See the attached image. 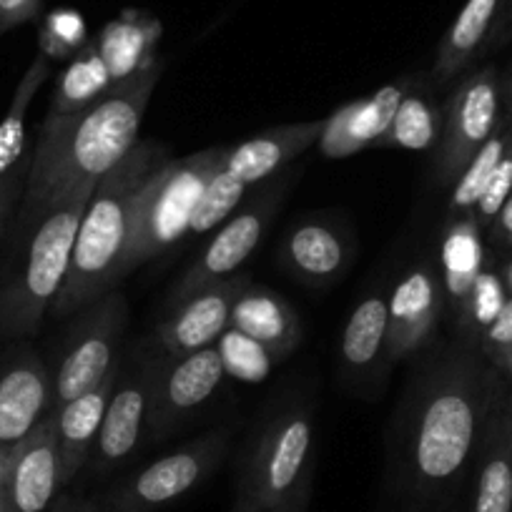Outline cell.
Instances as JSON below:
<instances>
[{
    "mask_svg": "<svg viewBox=\"0 0 512 512\" xmlns=\"http://www.w3.org/2000/svg\"><path fill=\"white\" fill-rule=\"evenodd\" d=\"M164 61L108 88L96 103L71 116H46L33 146L23 191V224L48 209L91 196L98 181L139 144V131Z\"/></svg>",
    "mask_w": 512,
    "mask_h": 512,
    "instance_id": "obj_1",
    "label": "cell"
},
{
    "mask_svg": "<svg viewBox=\"0 0 512 512\" xmlns=\"http://www.w3.org/2000/svg\"><path fill=\"white\" fill-rule=\"evenodd\" d=\"M495 374L467 349L445 354L422 377L405 422L402 465L417 500H437L460 482L480 442Z\"/></svg>",
    "mask_w": 512,
    "mask_h": 512,
    "instance_id": "obj_2",
    "label": "cell"
},
{
    "mask_svg": "<svg viewBox=\"0 0 512 512\" xmlns=\"http://www.w3.org/2000/svg\"><path fill=\"white\" fill-rule=\"evenodd\" d=\"M166 159L169 154L164 146L139 141L116 169L98 181L78 224L68 277L51 307L56 317L81 312L103 294L113 292L126 277L123 262L134 234L136 201L156 166Z\"/></svg>",
    "mask_w": 512,
    "mask_h": 512,
    "instance_id": "obj_3",
    "label": "cell"
},
{
    "mask_svg": "<svg viewBox=\"0 0 512 512\" xmlns=\"http://www.w3.org/2000/svg\"><path fill=\"white\" fill-rule=\"evenodd\" d=\"M88 199L91 196L73 199L36 219L23 262L0 289L3 337H26L41 327L43 314L53 307L68 277L78 224Z\"/></svg>",
    "mask_w": 512,
    "mask_h": 512,
    "instance_id": "obj_4",
    "label": "cell"
},
{
    "mask_svg": "<svg viewBox=\"0 0 512 512\" xmlns=\"http://www.w3.org/2000/svg\"><path fill=\"white\" fill-rule=\"evenodd\" d=\"M226 151L229 146H216L184 159H166L156 166L136 201L134 234L128 241L123 274L151 262L189 234L196 204L209 181L224 169Z\"/></svg>",
    "mask_w": 512,
    "mask_h": 512,
    "instance_id": "obj_5",
    "label": "cell"
},
{
    "mask_svg": "<svg viewBox=\"0 0 512 512\" xmlns=\"http://www.w3.org/2000/svg\"><path fill=\"white\" fill-rule=\"evenodd\" d=\"M312 442L314 430L307 412L289 410L274 417L246 457L234 507L267 512L312 480Z\"/></svg>",
    "mask_w": 512,
    "mask_h": 512,
    "instance_id": "obj_6",
    "label": "cell"
},
{
    "mask_svg": "<svg viewBox=\"0 0 512 512\" xmlns=\"http://www.w3.org/2000/svg\"><path fill=\"white\" fill-rule=\"evenodd\" d=\"M229 430H211L151 462L101 497L106 512H156L206 480L229 452Z\"/></svg>",
    "mask_w": 512,
    "mask_h": 512,
    "instance_id": "obj_7",
    "label": "cell"
},
{
    "mask_svg": "<svg viewBox=\"0 0 512 512\" xmlns=\"http://www.w3.org/2000/svg\"><path fill=\"white\" fill-rule=\"evenodd\" d=\"M126 319L128 304L116 289L88 304L53 377V410L98 387L113 369H118L116 349Z\"/></svg>",
    "mask_w": 512,
    "mask_h": 512,
    "instance_id": "obj_8",
    "label": "cell"
},
{
    "mask_svg": "<svg viewBox=\"0 0 512 512\" xmlns=\"http://www.w3.org/2000/svg\"><path fill=\"white\" fill-rule=\"evenodd\" d=\"M502 83L495 66H485L457 86L445 106L442 139L435 149L440 184H455L467 161L502 126Z\"/></svg>",
    "mask_w": 512,
    "mask_h": 512,
    "instance_id": "obj_9",
    "label": "cell"
},
{
    "mask_svg": "<svg viewBox=\"0 0 512 512\" xmlns=\"http://www.w3.org/2000/svg\"><path fill=\"white\" fill-rule=\"evenodd\" d=\"M224 377V362L214 344L181 357H169L159 367L154 364L149 417H146L149 435L164 437L166 432L174 430L176 422L186 420L191 412L211 400Z\"/></svg>",
    "mask_w": 512,
    "mask_h": 512,
    "instance_id": "obj_10",
    "label": "cell"
},
{
    "mask_svg": "<svg viewBox=\"0 0 512 512\" xmlns=\"http://www.w3.org/2000/svg\"><path fill=\"white\" fill-rule=\"evenodd\" d=\"M277 204L279 189H267L259 199L236 211L231 219H226L211 236L209 244L204 246L199 259L181 274L174 292H171V302L176 304L196 294L199 289L209 287V284L234 277L241 264L251 256V251L262 244L264 231H267L269 221L277 211Z\"/></svg>",
    "mask_w": 512,
    "mask_h": 512,
    "instance_id": "obj_11",
    "label": "cell"
},
{
    "mask_svg": "<svg viewBox=\"0 0 512 512\" xmlns=\"http://www.w3.org/2000/svg\"><path fill=\"white\" fill-rule=\"evenodd\" d=\"M151 377H154V362L149 359L128 374H118L106 415H103L101 432L88 460V470L93 477L111 475L139 447L146 417H149Z\"/></svg>",
    "mask_w": 512,
    "mask_h": 512,
    "instance_id": "obj_12",
    "label": "cell"
},
{
    "mask_svg": "<svg viewBox=\"0 0 512 512\" xmlns=\"http://www.w3.org/2000/svg\"><path fill=\"white\" fill-rule=\"evenodd\" d=\"M246 287L249 279L236 274L176 302V309L156 332V342L166 357H181L216 344V339L229 329L236 299Z\"/></svg>",
    "mask_w": 512,
    "mask_h": 512,
    "instance_id": "obj_13",
    "label": "cell"
},
{
    "mask_svg": "<svg viewBox=\"0 0 512 512\" xmlns=\"http://www.w3.org/2000/svg\"><path fill=\"white\" fill-rule=\"evenodd\" d=\"M63 487L56 415L48 412L36 430L8 455L6 490L13 512H46Z\"/></svg>",
    "mask_w": 512,
    "mask_h": 512,
    "instance_id": "obj_14",
    "label": "cell"
},
{
    "mask_svg": "<svg viewBox=\"0 0 512 512\" xmlns=\"http://www.w3.org/2000/svg\"><path fill=\"white\" fill-rule=\"evenodd\" d=\"M442 284L427 264L412 267L387 297V359L420 352L435 337L442 312Z\"/></svg>",
    "mask_w": 512,
    "mask_h": 512,
    "instance_id": "obj_15",
    "label": "cell"
},
{
    "mask_svg": "<svg viewBox=\"0 0 512 512\" xmlns=\"http://www.w3.org/2000/svg\"><path fill=\"white\" fill-rule=\"evenodd\" d=\"M407 88H410V78H402L337 108L332 116L324 118L322 136L317 141L319 154L327 159H347L357 151L377 146L379 139L387 134Z\"/></svg>",
    "mask_w": 512,
    "mask_h": 512,
    "instance_id": "obj_16",
    "label": "cell"
},
{
    "mask_svg": "<svg viewBox=\"0 0 512 512\" xmlns=\"http://www.w3.org/2000/svg\"><path fill=\"white\" fill-rule=\"evenodd\" d=\"M470 512H512V397L497 377L480 432V465Z\"/></svg>",
    "mask_w": 512,
    "mask_h": 512,
    "instance_id": "obj_17",
    "label": "cell"
},
{
    "mask_svg": "<svg viewBox=\"0 0 512 512\" xmlns=\"http://www.w3.org/2000/svg\"><path fill=\"white\" fill-rule=\"evenodd\" d=\"M53 405V377L36 354L26 352L0 372V450L26 440Z\"/></svg>",
    "mask_w": 512,
    "mask_h": 512,
    "instance_id": "obj_18",
    "label": "cell"
},
{
    "mask_svg": "<svg viewBox=\"0 0 512 512\" xmlns=\"http://www.w3.org/2000/svg\"><path fill=\"white\" fill-rule=\"evenodd\" d=\"M324 121L287 123V126L269 128L226 151L224 169L246 186L269 179L282 171L289 161L312 149L322 136Z\"/></svg>",
    "mask_w": 512,
    "mask_h": 512,
    "instance_id": "obj_19",
    "label": "cell"
},
{
    "mask_svg": "<svg viewBox=\"0 0 512 512\" xmlns=\"http://www.w3.org/2000/svg\"><path fill=\"white\" fill-rule=\"evenodd\" d=\"M352 259L347 236L324 219H304L289 229L282 244V264L309 284L337 279Z\"/></svg>",
    "mask_w": 512,
    "mask_h": 512,
    "instance_id": "obj_20",
    "label": "cell"
},
{
    "mask_svg": "<svg viewBox=\"0 0 512 512\" xmlns=\"http://www.w3.org/2000/svg\"><path fill=\"white\" fill-rule=\"evenodd\" d=\"M229 327L267 347L277 359L292 354L302 339V324L292 304L282 294L251 282L236 299Z\"/></svg>",
    "mask_w": 512,
    "mask_h": 512,
    "instance_id": "obj_21",
    "label": "cell"
},
{
    "mask_svg": "<svg viewBox=\"0 0 512 512\" xmlns=\"http://www.w3.org/2000/svg\"><path fill=\"white\" fill-rule=\"evenodd\" d=\"M121 369H113L98 387L83 392L76 400L66 402L63 407L53 410L58 427V452H61L63 485L73 480L91 460L93 445L101 432L103 415H106L108 400L118 382Z\"/></svg>",
    "mask_w": 512,
    "mask_h": 512,
    "instance_id": "obj_22",
    "label": "cell"
},
{
    "mask_svg": "<svg viewBox=\"0 0 512 512\" xmlns=\"http://www.w3.org/2000/svg\"><path fill=\"white\" fill-rule=\"evenodd\" d=\"M507 11V0H467L437 48L432 78L447 83L460 76L485 48Z\"/></svg>",
    "mask_w": 512,
    "mask_h": 512,
    "instance_id": "obj_23",
    "label": "cell"
},
{
    "mask_svg": "<svg viewBox=\"0 0 512 512\" xmlns=\"http://www.w3.org/2000/svg\"><path fill=\"white\" fill-rule=\"evenodd\" d=\"M159 38L161 23L156 18L141 11H126L116 21L103 26L93 46L101 61L106 63L108 76L116 86L159 61V53H156Z\"/></svg>",
    "mask_w": 512,
    "mask_h": 512,
    "instance_id": "obj_24",
    "label": "cell"
},
{
    "mask_svg": "<svg viewBox=\"0 0 512 512\" xmlns=\"http://www.w3.org/2000/svg\"><path fill=\"white\" fill-rule=\"evenodd\" d=\"M445 126V108L437 106L422 78H410L405 98L392 118L387 134L377 146L405 151H435L442 139Z\"/></svg>",
    "mask_w": 512,
    "mask_h": 512,
    "instance_id": "obj_25",
    "label": "cell"
},
{
    "mask_svg": "<svg viewBox=\"0 0 512 512\" xmlns=\"http://www.w3.org/2000/svg\"><path fill=\"white\" fill-rule=\"evenodd\" d=\"M387 294H369L349 314L342 332V362L349 372H372L387 357Z\"/></svg>",
    "mask_w": 512,
    "mask_h": 512,
    "instance_id": "obj_26",
    "label": "cell"
},
{
    "mask_svg": "<svg viewBox=\"0 0 512 512\" xmlns=\"http://www.w3.org/2000/svg\"><path fill=\"white\" fill-rule=\"evenodd\" d=\"M111 86L113 81L108 76L106 63L98 56L96 46L88 43L58 76L46 116H71V113L83 111L91 103H96Z\"/></svg>",
    "mask_w": 512,
    "mask_h": 512,
    "instance_id": "obj_27",
    "label": "cell"
},
{
    "mask_svg": "<svg viewBox=\"0 0 512 512\" xmlns=\"http://www.w3.org/2000/svg\"><path fill=\"white\" fill-rule=\"evenodd\" d=\"M480 239L472 219H452L450 231L442 241V292L452 307L465 309L467 297L480 277Z\"/></svg>",
    "mask_w": 512,
    "mask_h": 512,
    "instance_id": "obj_28",
    "label": "cell"
},
{
    "mask_svg": "<svg viewBox=\"0 0 512 512\" xmlns=\"http://www.w3.org/2000/svg\"><path fill=\"white\" fill-rule=\"evenodd\" d=\"M48 76H51V61L43 53H38L31 68L23 73L21 83H18L16 93H13L11 106H8L3 121H0V179L23 159L28 108H31L33 98L41 91L43 83L48 81Z\"/></svg>",
    "mask_w": 512,
    "mask_h": 512,
    "instance_id": "obj_29",
    "label": "cell"
},
{
    "mask_svg": "<svg viewBox=\"0 0 512 512\" xmlns=\"http://www.w3.org/2000/svg\"><path fill=\"white\" fill-rule=\"evenodd\" d=\"M510 144H512V126L510 123H502L495 134H492L490 139L477 149V154L467 161L462 174L457 176V181L452 184V196H450L452 219H470L477 201H480L482 191H485L487 181H490V176L495 174L497 164H500L502 156L507 154Z\"/></svg>",
    "mask_w": 512,
    "mask_h": 512,
    "instance_id": "obj_30",
    "label": "cell"
},
{
    "mask_svg": "<svg viewBox=\"0 0 512 512\" xmlns=\"http://www.w3.org/2000/svg\"><path fill=\"white\" fill-rule=\"evenodd\" d=\"M249 186L241 184L236 176H231L229 171L221 169L214 179L206 186L204 196L196 204L194 216H191L189 234L191 236H204L209 231L219 229L226 219H231L236 211V206L244 201V194Z\"/></svg>",
    "mask_w": 512,
    "mask_h": 512,
    "instance_id": "obj_31",
    "label": "cell"
},
{
    "mask_svg": "<svg viewBox=\"0 0 512 512\" xmlns=\"http://www.w3.org/2000/svg\"><path fill=\"white\" fill-rule=\"evenodd\" d=\"M214 347L219 349L224 372L236 379H246V382L264 379L269 369H272V364L277 362V357L267 347H262L259 342H254V339H249L246 334L236 332L231 327L216 339Z\"/></svg>",
    "mask_w": 512,
    "mask_h": 512,
    "instance_id": "obj_32",
    "label": "cell"
},
{
    "mask_svg": "<svg viewBox=\"0 0 512 512\" xmlns=\"http://www.w3.org/2000/svg\"><path fill=\"white\" fill-rule=\"evenodd\" d=\"M86 23L76 11H53L41 26V51L51 61L73 58L88 46Z\"/></svg>",
    "mask_w": 512,
    "mask_h": 512,
    "instance_id": "obj_33",
    "label": "cell"
},
{
    "mask_svg": "<svg viewBox=\"0 0 512 512\" xmlns=\"http://www.w3.org/2000/svg\"><path fill=\"white\" fill-rule=\"evenodd\" d=\"M512 194V144L507 149V154L502 156V161L497 164L495 174L487 181L485 191H482L480 201H477L475 211H472L470 219L475 221L477 226H492L495 216L500 214L502 204L510 199Z\"/></svg>",
    "mask_w": 512,
    "mask_h": 512,
    "instance_id": "obj_34",
    "label": "cell"
},
{
    "mask_svg": "<svg viewBox=\"0 0 512 512\" xmlns=\"http://www.w3.org/2000/svg\"><path fill=\"white\" fill-rule=\"evenodd\" d=\"M502 294L505 292H502V284L495 274H480L475 287H472L470 297H467L462 317H465L467 322L477 324V327L487 329L492 319L497 317V312L502 309V304L507 302Z\"/></svg>",
    "mask_w": 512,
    "mask_h": 512,
    "instance_id": "obj_35",
    "label": "cell"
},
{
    "mask_svg": "<svg viewBox=\"0 0 512 512\" xmlns=\"http://www.w3.org/2000/svg\"><path fill=\"white\" fill-rule=\"evenodd\" d=\"M28 166H31V156H23L11 171L0 179V226L6 224V219L11 216L13 204H16L18 199H23V191H26L28 181Z\"/></svg>",
    "mask_w": 512,
    "mask_h": 512,
    "instance_id": "obj_36",
    "label": "cell"
},
{
    "mask_svg": "<svg viewBox=\"0 0 512 512\" xmlns=\"http://www.w3.org/2000/svg\"><path fill=\"white\" fill-rule=\"evenodd\" d=\"M43 0H0V36L41 16Z\"/></svg>",
    "mask_w": 512,
    "mask_h": 512,
    "instance_id": "obj_37",
    "label": "cell"
},
{
    "mask_svg": "<svg viewBox=\"0 0 512 512\" xmlns=\"http://www.w3.org/2000/svg\"><path fill=\"white\" fill-rule=\"evenodd\" d=\"M482 342H485L487 352L512 344V299H507V302L502 304V309L497 312V317L492 319L490 327L485 329V337H482Z\"/></svg>",
    "mask_w": 512,
    "mask_h": 512,
    "instance_id": "obj_38",
    "label": "cell"
},
{
    "mask_svg": "<svg viewBox=\"0 0 512 512\" xmlns=\"http://www.w3.org/2000/svg\"><path fill=\"white\" fill-rule=\"evenodd\" d=\"M309 495H312V480L304 482L297 492H292L289 497H284L282 502H277L274 507H269L267 512H307Z\"/></svg>",
    "mask_w": 512,
    "mask_h": 512,
    "instance_id": "obj_39",
    "label": "cell"
},
{
    "mask_svg": "<svg viewBox=\"0 0 512 512\" xmlns=\"http://www.w3.org/2000/svg\"><path fill=\"white\" fill-rule=\"evenodd\" d=\"M492 236H495V241H500V244H512V194L510 199L502 204L500 214L495 216V221H492Z\"/></svg>",
    "mask_w": 512,
    "mask_h": 512,
    "instance_id": "obj_40",
    "label": "cell"
},
{
    "mask_svg": "<svg viewBox=\"0 0 512 512\" xmlns=\"http://www.w3.org/2000/svg\"><path fill=\"white\" fill-rule=\"evenodd\" d=\"M53 512H106L103 500H63Z\"/></svg>",
    "mask_w": 512,
    "mask_h": 512,
    "instance_id": "obj_41",
    "label": "cell"
},
{
    "mask_svg": "<svg viewBox=\"0 0 512 512\" xmlns=\"http://www.w3.org/2000/svg\"><path fill=\"white\" fill-rule=\"evenodd\" d=\"M510 41H512V6H507V11H505V16H502L500 26H497L495 36H492L490 48H500Z\"/></svg>",
    "mask_w": 512,
    "mask_h": 512,
    "instance_id": "obj_42",
    "label": "cell"
},
{
    "mask_svg": "<svg viewBox=\"0 0 512 512\" xmlns=\"http://www.w3.org/2000/svg\"><path fill=\"white\" fill-rule=\"evenodd\" d=\"M490 357L492 362H495V367H500L502 372H507L512 377V344H507V347H500V349H492Z\"/></svg>",
    "mask_w": 512,
    "mask_h": 512,
    "instance_id": "obj_43",
    "label": "cell"
},
{
    "mask_svg": "<svg viewBox=\"0 0 512 512\" xmlns=\"http://www.w3.org/2000/svg\"><path fill=\"white\" fill-rule=\"evenodd\" d=\"M0 512H13L11 510V502H8L6 490H3V487H0Z\"/></svg>",
    "mask_w": 512,
    "mask_h": 512,
    "instance_id": "obj_44",
    "label": "cell"
},
{
    "mask_svg": "<svg viewBox=\"0 0 512 512\" xmlns=\"http://www.w3.org/2000/svg\"><path fill=\"white\" fill-rule=\"evenodd\" d=\"M505 289L512 294V262L507 264V269H505Z\"/></svg>",
    "mask_w": 512,
    "mask_h": 512,
    "instance_id": "obj_45",
    "label": "cell"
},
{
    "mask_svg": "<svg viewBox=\"0 0 512 512\" xmlns=\"http://www.w3.org/2000/svg\"><path fill=\"white\" fill-rule=\"evenodd\" d=\"M507 101H510V111H512V76H510V83H507Z\"/></svg>",
    "mask_w": 512,
    "mask_h": 512,
    "instance_id": "obj_46",
    "label": "cell"
},
{
    "mask_svg": "<svg viewBox=\"0 0 512 512\" xmlns=\"http://www.w3.org/2000/svg\"><path fill=\"white\" fill-rule=\"evenodd\" d=\"M231 512H244V510H239V507H234V510H231Z\"/></svg>",
    "mask_w": 512,
    "mask_h": 512,
    "instance_id": "obj_47",
    "label": "cell"
},
{
    "mask_svg": "<svg viewBox=\"0 0 512 512\" xmlns=\"http://www.w3.org/2000/svg\"><path fill=\"white\" fill-rule=\"evenodd\" d=\"M455 512H460V510H455Z\"/></svg>",
    "mask_w": 512,
    "mask_h": 512,
    "instance_id": "obj_48",
    "label": "cell"
}]
</instances>
